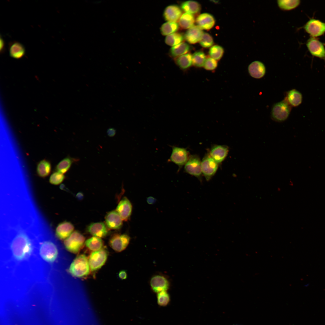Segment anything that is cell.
Listing matches in <instances>:
<instances>
[{
	"label": "cell",
	"instance_id": "cell-11",
	"mask_svg": "<svg viewBox=\"0 0 325 325\" xmlns=\"http://www.w3.org/2000/svg\"><path fill=\"white\" fill-rule=\"evenodd\" d=\"M150 284L152 291L156 293L167 291L170 287V282L168 278L161 274L153 276L150 279Z\"/></svg>",
	"mask_w": 325,
	"mask_h": 325
},
{
	"label": "cell",
	"instance_id": "cell-41",
	"mask_svg": "<svg viewBox=\"0 0 325 325\" xmlns=\"http://www.w3.org/2000/svg\"><path fill=\"white\" fill-rule=\"evenodd\" d=\"M107 134L110 137H113L116 134V130L113 128H108L107 131Z\"/></svg>",
	"mask_w": 325,
	"mask_h": 325
},
{
	"label": "cell",
	"instance_id": "cell-34",
	"mask_svg": "<svg viewBox=\"0 0 325 325\" xmlns=\"http://www.w3.org/2000/svg\"><path fill=\"white\" fill-rule=\"evenodd\" d=\"M206 58L204 52L196 51L192 55V64L197 67H203Z\"/></svg>",
	"mask_w": 325,
	"mask_h": 325
},
{
	"label": "cell",
	"instance_id": "cell-24",
	"mask_svg": "<svg viewBox=\"0 0 325 325\" xmlns=\"http://www.w3.org/2000/svg\"><path fill=\"white\" fill-rule=\"evenodd\" d=\"M79 159L76 158L67 156L60 161L55 167L56 172L63 174L66 173L70 169L72 164L78 161Z\"/></svg>",
	"mask_w": 325,
	"mask_h": 325
},
{
	"label": "cell",
	"instance_id": "cell-20",
	"mask_svg": "<svg viewBox=\"0 0 325 325\" xmlns=\"http://www.w3.org/2000/svg\"><path fill=\"white\" fill-rule=\"evenodd\" d=\"M203 32L197 25H193L186 32L184 38L189 43L194 44L199 42Z\"/></svg>",
	"mask_w": 325,
	"mask_h": 325
},
{
	"label": "cell",
	"instance_id": "cell-43",
	"mask_svg": "<svg viewBox=\"0 0 325 325\" xmlns=\"http://www.w3.org/2000/svg\"><path fill=\"white\" fill-rule=\"evenodd\" d=\"M156 200L154 197H150L147 198V202L149 204H153L156 202Z\"/></svg>",
	"mask_w": 325,
	"mask_h": 325
},
{
	"label": "cell",
	"instance_id": "cell-18",
	"mask_svg": "<svg viewBox=\"0 0 325 325\" xmlns=\"http://www.w3.org/2000/svg\"><path fill=\"white\" fill-rule=\"evenodd\" d=\"M197 26L201 29L209 30L214 26L215 20L214 17L208 13H203L199 15L196 19Z\"/></svg>",
	"mask_w": 325,
	"mask_h": 325
},
{
	"label": "cell",
	"instance_id": "cell-8",
	"mask_svg": "<svg viewBox=\"0 0 325 325\" xmlns=\"http://www.w3.org/2000/svg\"><path fill=\"white\" fill-rule=\"evenodd\" d=\"M172 147V151L168 161L178 165L180 169L185 164L190 155L185 148L175 146Z\"/></svg>",
	"mask_w": 325,
	"mask_h": 325
},
{
	"label": "cell",
	"instance_id": "cell-28",
	"mask_svg": "<svg viewBox=\"0 0 325 325\" xmlns=\"http://www.w3.org/2000/svg\"><path fill=\"white\" fill-rule=\"evenodd\" d=\"M195 19L192 14L185 13L182 14L178 20L179 26L183 29H189L194 25Z\"/></svg>",
	"mask_w": 325,
	"mask_h": 325
},
{
	"label": "cell",
	"instance_id": "cell-4",
	"mask_svg": "<svg viewBox=\"0 0 325 325\" xmlns=\"http://www.w3.org/2000/svg\"><path fill=\"white\" fill-rule=\"evenodd\" d=\"M302 28L311 37L316 38L325 33V23L314 18H310Z\"/></svg>",
	"mask_w": 325,
	"mask_h": 325
},
{
	"label": "cell",
	"instance_id": "cell-30",
	"mask_svg": "<svg viewBox=\"0 0 325 325\" xmlns=\"http://www.w3.org/2000/svg\"><path fill=\"white\" fill-rule=\"evenodd\" d=\"M179 24L177 22L167 21L161 26L160 30L163 36H168L175 32L179 28Z\"/></svg>",
	"mask_w": 325,
	"mask_h": 325
},
{
	"label": "cell",
	"instance_id": "cell-36",
	"mask_svg": "<svg viewBox=\"0 0 325 325\" xmlns=\"http://www.w3.org/2000/svg\"><path fill=\"white\" fill-rule=\"evenodd\" d=\"M157 302L159 306H167L170 300L169 294L167 291H163L157 293Z\"/></svg>",
	"mask_w": 325,
	"mask_h": 325
},
{
	"label": "cell",
	"instance_id": "cell-42",
	"mask_svg": "<svg viewBox=\"0 0 325 325\" xmlns=\"http://www.w3.org/2000/svg\"><path fill=\"white\" fill-rule=\"evenodd\" d=\"M5 41L1 36L0 40V51L1 53H2L4 52L5 48Z\"/></svg>",
	"mask_w": 325,
	"mask_h": 325
},
{
	"label": "cell",
	"instance_id": "cell-19",
	"mask_svg": "<svg viewBox=\"0 0 325 325\" xmlns=\"http://www.w3.org/2000/svg\"><path fill=\"white\" fill-rule=\"evenodd\" d=\"M74 229V226L71 222L67 221L61 222L56 229V235L60 240L65 239L73 233Z\"/></svg>",
	"mask_w": 325,
	"mask_h": 325
},
{
	"label": "cell",
	"instance_id": "cell-14",
	"mask_svg": "<svg viewBox=\"0 0 325 325\" xmlns=\"http://www.w3.org/2000/svg\"><path fill=\"white\" fill-rule=\"evenodd\" d=\"M229 152L228 146L224 145H213L209 153L218 164H220L227 157Z\"/></svg>",
	"mask_w": 325,
	"mask_h": 325
},
{
	"label": "cell",
	"instance_id": "cell-25",
	"mask_svg": "<svg viewBox=\"0 0 325 325\" xmlns=\"http://www.w3.org/2000/svg\"><path fill=\"white\" fill-rule=\"evenodd\" d=\"M181 7L185 13L192 14L198 13L201 9L200 5L197 2L192 0L183 2L181 3Z\"/></svg>",
	"mask_w": 325,
	"mask_h": 325
},
{
	"label": "cell",
	"instance_id": "cell-45",
	"mask_svg": "<svg viewBox=\"0 0 325 325\" xmlns=\"http://www.w3.org/2000/svg\"><path fill=\"white\" fill-rule=\"evenodd\" d=\"M238 325V324H234V325Z\"/></svg>",
	"mask_w": 325,
	"mask_h": 325
},
{
	"label": "cell",
	"instance_id": "cell-33",
	"mask_svg": "<svg viewBox=\"0 0 325 325\" xmlns=\"http://www.w3.org/2000/svg\"><path fill=\"white\" fill-rule=\"evenodd\" d=\"M279 8L282 10L289 11L294 9L300 4L301 1L299 0L277 1Z\"/></svg>",
	"mask_w": 325,
	"mask_h": 325
},
{
	"label": "cell",
	"instance_id": "cell-27",
	"mask_svg": "<svg viewBox=\"0 0 325 325\" xmlns=\"http://www.w3.org/2000/svg\"><path fill=\"white\" fill-rule=\"evenodd\" d=\"M189 45L185 42H182L172 46L170 49L171 56L175 58L187 54L190 50Z\"/></svg>",
	"mask_w": 325,
	"mask_h": 325
},
{
	"label": "cell",
	"instance_id": "cell-6",
	"mask_svg": "<svg viewBox=\"0 0 325 325\" xmlns=\"http://www.w3.org/2000/svg\"><path fill=\"white\" fill-rule=\"evenodd\" d=\"M311 54L325 61V47L324 44L316 38L310 37L306 43Z\"/></svg>",
	"mask_w": 325,
	"mask_h": 325
},
{
	"label": "cell",
	"instance_id": "cell-1",
	"mask_svg": "<svg viewBox=\"0 0 325 325\" xmlns=\"http://www.w3.org/2000/svg\"><path fill=\"white\" fill-rule=\"evenodd\" d=\"M90 269L87 258L85 255L81 254L77 256L73 261L69 271L73 276L80 278L88 275Z\"/></svg>",
	"mask_w": 325,
	"mask_h": 325
},
{
	"label": "cell",
	"instance_id": "cell-37",
	"mask_svg": "<svg viewBox=\"0 0 325 325\" xmlns=\"http://www.w3.org/2000/svg\"><path fill=\"white\" fill-rule=\"evenodd\" d=\"M199 43L202 47L208 48L212 46L213 45L214 41L212 37L209 34L204 32L199 41Z\"/></svg>",
	"mask_w": 325,
	"mask_h": 325
},
{
	"label": "cell",
	"instance_id": "cell-40",
	"mask_svg": "<svg viewBox=\"0 0 325 325\" xmlns=\"http://www.w3.org/2000/svg\"><path fill=\"white\" fill-rule=\"evenodd\" d=\"M119 277L122 280H125L127 277V274L126 271L124 270H121L118 274Z\"/></svg>",
	"mask_w": 325,
	"mask_h": 325
},
{
	"label": "cell",
	"instance_id": "cell-32",
	"mask_svg": "<svg viewBox=\"0 0 325 325\" xmlns=\"http://www.w3.org/2000/svg\"><path fill=\"white\" fill-rule=\"evenodd\" d=\"M184 39V36L181 34L175 32L167 36L165 41L168 45L173 46L182 43Z\"/></svg>",
	"mask_w": 325,
	"mask_h": 325
},
{
	"label": "cell",
	"instance_id": "cell-16",
	"mask_svg": "<svg viewBox=\"0 0 325 325\" xmlns=\"http://www.w3.org/2000/svg\"><path fill=\"white\" fill-rule=\"evenodd\" d=\"M248 71L252 77L259 79L265 75L266 69L264 64L261 61L256 60L252 62L248 67Z\"/></svg>",
	"mask_w": 325,
	"mask_h": 325
},
{
	"label": "cell",
	"instance_id": "cell-5",
	"mask_svg": "<svg viewBox=\"0 0 325 325\" xmlns=\"http://www.w3.org/2000/svg\"><path fill=\"white\" fill-rule=\"evenodd\" d=\"M39 251L41 257L48 262H54L58 255V250L56 245L50 240H46L42 243Z\"/></svg>",
	"mask_w": 325,
	"mask_h": 325
},
{
	"label": "cell",
	"instance_id": "cell-44",
	"mask_svg": "<svg viewBox=\"0 0 325 325\" xmlns=\"http://www.w3.org/2000/svg\"><path fill=\"white\" fill-rule=\"evenodd\" d=\"M76 197L79 200H82L84 198V195L82 192H79L77 194Z\"/></svg>",
	"mask_w": 325,
	"mask_h": 325
},
{
	"label": "cell",
	"instance_id": "cell-3",
	"mask_svg": "<svg viewBox=\"0 0 325 325\" xmlns=\"http://www.w3.org/2000/svg\"><path fill=\"white\" fill-rule=\"evenodd\" d=\"M85 241L84 236L79 232L75 231L64 240V244L68 251L76 254L81 249Z\"/></svg>",
	"mask_w": 325,
	"mask_h": 325
},
{
	"label": "cell",
	"instance_id": "cell-31",
	"mask_svg": "<svg viewBox=\"0 0 325 325\" xmlns=\"http://www.w3.org/2000/svg\"><path fill=\"white\" fill-rule=\"evenodd\" d=\"M86 246L90 250L94 251L101 249L103 246V242L100 238L93 237L85 242Z\"/></svg>",
	"mask_w": 325,
	"mask_h": 325
},
{
	"label": "cell",
	"instance_id": "cell-12",
	"mask_svg": "<svg viewBox=\"0 0 325 325\" xmlns=\"http://www.w3.org/2000/svg\"><path fill=\"white\" fill-rule=\"evenodd\" d=\"M130 237L126 234H114L109 240V244L115 251L120 252L124 250L128 245Z\"/></svg>",
	"mask_w": 325,
	"mask_h": 325
},
{
	"label": "cell",
	"instance_id": "cell-38",
	"mask_svg": "<svg viewBox=\"0 0 325 325\" xmlns=\"http://www.w3.org/2000/svg\"><path fill=\"white\" fill-rule=\"evenodd\" d=\"M65 178L63 174L56 171L51 175L49 181L52 184L57 185L62 182Z\"/></svg>",
	"mask_w": 325,
	"mask_h": 325
},
{
	"label": "cell",
	"instance_id": "cell-13",
	"mask_svg": "<svg viewBox=\"0 0 325 325\" xmlns=\"http://www.w3.org/2000/svg\"><path fill=\"white\" fill-rule=\"evenodd\" d=\"M132 206L130 201L126 197H124L119 202L116 211L119 213L122 220L127 221L131 216Z\"/></svg>",
	"mask_w": 325,
	"mask_h": 325
},
{
	"label": "cell",
	"instance_id": "cell-22",
	"mask_svg": "<svg viewBox=\"0 0 325 325\" xmlns=\"http://www.w3.org/2000/svg\"><path fill=\"white\" fill-rule=\"evenodd\" d=\"M10 56L16 59H20L25 55L26 51L24 46L21 43L16 41L10 42L9 45Z\"/></svg>",
	"mask_w": 325,
	"mask_h": 325
},
{
	"label": "cell",
	"instance_id": "cell-2",
	"mask_svg": "<svg viewBox=\"0 0 325 325\" xmlns=\"http://www.w3.org/2000/svg\"><path fill=\"white\" fill-rule=\"evenodd\" d=\"M291 109L292 107L284 98L273 105L271 111V118L277 122H283L289 117Z\"/></svg>",
	"mask_w": 325,
	"mask_h": 325
},
{
	"label": "cell",
	"instance_id": "cell-7",
	"mask_svg": "<svg viewBox=\"0 0 325 325\" xmlns=\"http://www.w3.org/2000/svg\"><path fill=\"white\" fill-rule=\"evenodd\" d=\"M218 164L210 156L206 154L201 162L202 173L207 181L209 180L216 173Z\"/></svg>",
	"mask_w": 325,
	"mask_h": 325
},
{
	"label": "cell",
	"instance_id": "cell-15",
	"mask_svg": "<svg viewBox=\"0 0 325 325\" xmlns=\"http://www.w3.org/2000/svg\"><path fill=\"white\" fill-rule=\"evenodd\" d=\"M122 220L116 211L113 210L108 212L105 217L106 225L109 229L118 230L122 226Z\"/></svg>",
	"mask_w": 325,
	"mask_h": 325
},
{
	"label": "cell",
	"instance_id": "cell-17",
	"mask_svg": "<svg viewBox=\"0 0 325 325\" xmlns=\"http://www.w3.org/2000/svg\"><path fill=\"white\" fill-rule=\"evenodd\" d=\"M182 15L181 9L176 5H171L167 6L165 9L163 17L168 21L176 22L178 21Z\"/></svg>",
	"mask_w": 325,
	"mask_h": 325
},
{
	"label": "cell",
	"instance_id": "cell-21",
	"mask_svg": "<svg viewBox=\"0 0 325 325\" xmlns=\"http://www.w3.org/2000/svg\"><path fill=\"white\" fill-rule=\"evenodd\" d=\"M87 230L92 235L99 238L105 237L108 233L107 227L102 222L91 223L88 226Z\"/></svg>",
	"mask_w": 325,
	"mask_h": 325
},
{
	"label": "cell",
	"instance_id": "cell-10",
	"mask_svg": "<svg viewBox=\"0 0 325 325\" xmlns=\"http://www.w3.org/2000/svg\"><path fill=\"white\" fill-rule=\"evenodd\" d=\"M107 256V251L103 249L92 252L88 259L91 270L94 271L100 268L105 263Z\"/></svg>",
	"mask_w": 325,
	"mask_h": 325
},
{
	"label": "cell",
	"instance_id": "cell-39",
	"mask_svg": "<svg viewBox=\"0 0 325 325\" xmlns=\"http://www.w3.org/2000/svg\"><path fill=\"white\" fill-rule=\"evenodd\" d=\"M217 66V61L209 57L206 58L203 67L206 70L213 71L216 69Z\"/></svg>",
	"mask_w": 325,
	"mask_h": 325
},
{
	"label": "cell",
	"instance_id": "cell-29",
	"mask_svg": "<svg viewBox=\"0 0 325 325\" xmlns=\"http://www.w3.org/2000/svg\"><path fill=\"white\" fill-rule=\"evenodd\" d=\"M51 169V164L48 161L43 159L37 164L36 172L38 175L41 177H45L50 173Z\"/></svg>",
	"mask_w": 325,
	"mask_h": 325
},
{
	"label": "cell",
	"instance_id": "cell-23",
	"mask_svg": "<svg viewBox=\"0 0 325 325\" xmlns=\"http://www.w3.org/2000/svg\"><path fill=\"white\" fill-rule=\"evenodd\" d=\"M285 98L292 107L299 106L301 104L302 100V94L296 89L288 91Z\"/></svg>",
	"mask_w": 325,
	"mask_h": 325
},
{
	"label": "cell",
	"instance_id": "cell-26",
	"mask_svg": "<svg viewBox=\"0 0 325 325\" xmlns=\"http://www.w3.org/2000/svg\"><path fill=\"white\" fill-rule=\"evenodd\" d=\"M175 62L181 69L186 70L192 64V55L190 53H187L176 57Z\"/></svg>",
	"mask_w": 325,
	"mask_h": 325
},
{
	"label": "cell",
	"instance_id": "cell-35",
	"mask_svg": "<svg viewBox=\"0 0 325 325\" xmlns=\"http://www.w3.org/2000/svg\"><path fill=\"white\" fill-rule=\"evenodd\" d=\"M224 53L223 48L218 45L212 46L210 48L209 53L210 57L216 60H220Z\"/></svg>",
	"mask_w": 325,
	"mask_h": 325
},
{
	"label": "cell",
	"instance_id": "cell-9",
	"mask_svg": "<svg viewBox=\"0 0 325 325\" xmlns=\"http://www.w3.org/2000/svg\"><path fill=\"white\" fill-rule=\"evenodd\" d=\"M184 170L186 173L200 180L202 171L201 162L199 156L197 155H190L184 165Z\"/></svg>",
	"mask_w": 325,
	"mask_h": 325
}]
</instances>
